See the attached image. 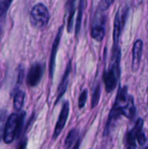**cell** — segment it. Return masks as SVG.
I'll list each match as a JSON object with an SVG mask.
<instances>
[{
  "label": "cell",
  "mask_w": 148,
  "mask_h": 149,
  "mask_svg": "<svg viewBox=\"0 0 148 149\" xmlns=\"http://www.w3.org/2000/svg\"><path fill=\"white\" fill-rule=\"evenodd\" d=\"M120 47L119 45H114L112 53L111 63L108 69L105 70L103 74V80L107 93L113 92L118 85V81L120 77Z\"/></svg>",
  "instance_id": "cell-1"
},
{
  "label": "cell",
  "mask_w": 148,
  "mask_h": 149,
  "mask_svg": "<svg viewBox=\"0 0 148 149\" xmlns=\"http://www.w3.org/2000/svg\"><path fill=\"white\" fill-rule=\"evenodd\" d=\"M50 13L47 7L43 3H37L33 6L30 14L31 24L36 28H43L47 25Z\"/></svg>",
  "instance_id": "cell-2"
},
{
  "label": "cell",
  "mask_w": 148,
  "mask_h": 149,
  "mask_svg": "<svg viewBox=\"0 0 148 149\" xmlns=\"http://www.w3.org/2000/svg\"><path fill=\"white\" fill-rule=\"evenodd\" d=\"M99 10H97L92 22L91 37L98 41L101 42L106 35V15Z\"/></svg>",
  "instance_id": "cell-3"
},
{
  "label": "cell",
  "mask_w": 148,
  "mask_h": 149,
  "mask_svg": "<svg viewBox=\"0 0 148 149\" xmlns=\"http://www.w3.org/2000/svg\"><path fill=\"white\" fill-rule=\"evenodd\" d=\"M129 12V8L126 7L123 10H119L116 13L114 18V25H113V43L114 45H118L119 40L120 38L123 28L125 26L127 15Z\"/></svg>",
  "instance_id": "cell-4"
},
{
  "label": "cell",
  "mask_w": 148,
  "mask_h": 149,
  "mask_svg": "<svg viewBox=\"0 0 148 149\" xmlns=\"http://www.w3.org/2000/svg\"><path fill=\"white\" fill-rule=\"evenodd\" d=\"M17 124H18V114L12 113L7 120L4 135H3V141L6 144L11 143L15 138H17Z\"/></svg>",
  "instance_id": "cell-5"
},
{
  "label": "cell",
  "mask_w": 148,
  "mask_h": 149,
  "mask_svg": "<svg viewBox=\"0 0 148 149\" xmlns=\"http://www.w3.org/2000/svg\"><path fill=\"white\" fill-rule=\"evenodd\" d=\"M69 111H70V106H69V102L66 100V101H65L63 103V106H62V108H61L58 121L56 123L55 129H54L53 135H52L53 140H56L59 136V134H61L62 130L64 129V127H65V126L66 124L67 119H68Z\"/></svg>",
  "instance_id": "cell-6"
},
{
  "label": "cell",
  "mask_w": 148,
  "mask_h": 149,
  "mask_svg": "<svg viewBox=\"0 0 148 149\" xmlns=\"http://www.w3.org/2000/svg\"><path fill=\"white\" fill-rule=\"evenodd\" d=\"M63 28H64L63 25L59 27L58 31L57 33V36L54 39L53 44H52V48H51V57H50V62H49V74H50L51 79L53 78V74H54L56 56H57L58 49V46L60 44V40H61V37H62V33H63Z\"/></svg>",
  "instance_id": "cell-7"
},
{
  "label": "cell",
  "mask_w": 148,
  "mask_h": 149,
  "mask_svg": "<svg viewBox=\"0 0 148 149\" xmlns=\"http://www.w3.org/2000/svg\"><path fill=\"white\" fill-rule=\"evenodd\" d=\"M44 73V68L40 64H34L27 74V84L29 86H36L41 80Z\"/></svg>",
  "instance_id": "cell-8"
},
{
  "label": "cell",
  "mask_w": 148,
  "mask_h": 149,
  "mask_svg": "<svg viewBox=\"0 0 148 149\" xmlns=\"http://www.w3.org/2000/svg\"><path fill=\"white\" fill-rule=\"evenodd\" d=\"M143 52V41L138 39L135 41L133 47V60H132V70L133 72H137L140 68L141 58Z\"/></svg>",
  "instance_id": "cell-9"
},
{
  "label": "cell",
  "mask_w": 148,
  "mask_h": 149,
  "mask_svg": "<svg viewBox=\"0 0 148 149\" xmlns=\"http://www.w3.org/2000/svg\"><path fill=\"white\" fill-rule=\"evenodd\" d=\"M71 72H72V61H69V63H68V65L66 66L65 72L64 73V76H63V78H62V79H61V81L59 83L58 88V94H57V99H56L55 104L58 103L60 99L64 96V94L66 92V89H67V86H68L69 76H70Z\"/></svg>",
  "instance_id": "cell-10"
},
{
  "label": "cell",
  "mask_w": 148,
  "mask_h": 149,
  "mask_svg": "<svg viewBox=\"0 0 148 149\" xmlns=\"http://www.w3.org/2000/svg\"><path fill=\"white\" fill-rule=\"evenodd\" d=\"M143 126H144V120L143 119L140 118L134 127L131 132H129L126 135V144L127 147H134L136 148V141H137V136L138 134L143 131Z\"/></svg>",
  "instance_id": "cell-11"
},
{
  "label": "cell",
  "mask_w": 148,
  "mask_h": 149,
  "mask_svg": "<svg viewBox=\"0 0 148 149\" xmlns=\"http://www.w3.org/2000/svg\"><path fill=\"white\" fill-rule=\"evenodd\" d=\"M121 113H122V115H124L125 117H126V118H128L130 120L134 118L135 113H136V108H135L134 100H133V96H131V95L128 96V99H127L126 102L122 107Z\"/></svg>",
  "instance_id": "cell-12"
},
{
  "label": "cell",
  "mask_w": 148,
  "mask_h": 149,
  "mask_svg": "<svg viewBox=\"0 0 148 149\" xmlns=\"http://www.w3.org/2000/svg\"><path fill=\"white\" fill-rule=\"evenodd\" d=\"M66 6L69 11V17H68V21H67V31L71 32L72 25H73V17L75 13V0H69Z\"/></svg>",
  "instance_id": "cell-13"
},
{
  "label": "cell",
  "mask_w": 148,
  "mask_h": 149,
  "mask_svg": "<svg viewBox=\"0 0 148 149\" xmlns=\"http://www.w3.org/2000/svg\"><path fill=\"white\" fill-rule=\"evenodd\" d=\"M24 96H25V94L23 91L17 92V93L14 96V100H13V107H14L15 110H17V111L21 110V108L23 107V105H24Z\"/></svg>",
  "instance_id": "cell-14"
},
{
  "label": "cell",
  "mask_w": 148,
  "mask_h": 149,
  "mask_svg": "<svg viewBox=\"0 0 148 149\" xmlns=\"http://www.w3.org/2000/svg\"><path fill=\"white\" fill-rule=\"evenodd\" d=\"M84 2L85 0H79V9H78V17L76 21V28H75V35L78 37L80 27H81V22H82V17H83V11H84Z\"/></svg>",
  "instance_id": "cell-15"
},
{
  "label": "cell",
  "mask_w": 148,
  "mask_h": 149,
  "mask_svg": "<svg viewBox=\"0 0 148 149\" xmlns=\"http://www.w3.org/2000/svg\"><path fill=\"white\" fill-rule=\"evenodd\" d=\"M78 136H79V131L76 128L71 130L68 133V135L66 136V139H65V148H71V147L73 145V143L77 141Z\"/></svg>",
  "instance_id": "cell-16"
},
{
  "label": "cell",
  "mask_w": 148,
  "mask_h": 149,
  "mask_svg": "<svg viewBox=\"0 0 148 149\" xmlns=\"http://www.w3.org/2000/svg\"><path fill=\"white\" fill-rule=\"evenodd\" d=\"M100 95H101V86H100L99 84H98L96 86V87L94 88L93 93H92V104H91L92 108H95L98 106V104L99 102V100H100Z\"/></svg>",
  "instance_id": "cell-17"
},
{
  "label": "cell",
  "mask_w": 148,
  "mask_h": 149,
  "mask_svg": "<svg viewBox=\"0 0 148 149\" xmlns=\"http://www.w3.org/2000/svg\"><path fill=\"white\" fill-rule=\"evenodd\" d=\"M7 117H6V112H3L0 114V141L3 138L5 127L7 123Z\"/></svg>",
  "instance_id": "cell-18"
},
{
  "label": "cell",
  "mask_w": 148,
  "mask_h": 149,
  "mask_svg": "<svg viewBox=\"0 0 148 149\" xmlns=\"http://www.w3.org/2000/svg\"><path fill=\"white\" fill-rule=\"evenodd\" d=\"M12 3V0H1L0 1V18L3 17Z\"/></svg>",
  "instance_id": "cell-19"
},
{
  "label": "cell",
  "mask_w": 148,
  "mask_h": 149,
  "mask_svg": "<svg viewBox=\"0 0 148 149\" xmlns=\"http://www.w3.org/2000/svg\"><path fill=\"white\" fill-rule=\"evenodd\" d=\"M88 98V91L87 89H85L79 95V108H83L85 106V103L87 101Z\"/></svg>",
  "instance_id": "cell-20"
},
{
  "label": "cell",
  "mask_w": 148,
  "mask_h": 149,
  "mask_svg": "<svg viewBox=\"0 0 148 149\" xmlns=\"http://www.w3.org/2000/svg\"><path fill=\"white\" fill-rule=\"evenodd\" d=\"M24 116H25V112L22 111L18 114V124H17V138H18L22 133L23 127H24Z\"/></svg>",
  "instance_id": "cell-21"
},
{
  "label": "cell",
  "mask_w": 148,
  "mask_h": 149,
  "mask_svg": "<svg viewBox=\"0 0 148 149\" xmlns=\"http://www.w3.org/2000/svg\"><path fill=\"white\" fill-rule=\"evenodd\" d=\"M113 2H114V0H100L99 6H98V10H99L101 11H105L109 9V7L112 5V3Z\"/></svg>",
  "instance_id": "cell-22"
},
{
  "label": "cell",
  "mask_w": 148,
  "mask_h": 149,
  "mask_svg": "<svg viewBox=\"0 0 148 149\" xmlns=\"http://www.w3.org/2000/svg\"><path fill=\"white\" fill-rule=\"evenodd\" d=\"M146 141H147V139H146L145 134H144V133H143V131H142V132H140V133L138 134V136H137V141L139 142V144L144 145V144L146 143Z\"/></svg>",
  "instance_id": "cell-23"
},
{
  "label": "cell",
  "mask_w": 148,
  "mask_h": 149,
  "mask_svg": "<svg viewBox=\"0 0 148 149\" xmlns=\"http://www.w3.org/2000/svg\"><path fill=\"white\" fill-rule=\"evenodd\" d=\"M26 145H27V140L26 139H24L20 143H19V146L17 149H25L26 148Z\"/></svg>",
  "instance_id": "cell-24"
},
{
  "label": "cell",
  "mask_w": 148,
  "mask_h": 149,
  "mask_svg": "<svg viewBox=\"0 0 148 149\" xmlns=\"http://www.w3.org/2000/svg\"><path fill=\"white\" fill-rule=\"evenodd\" d=\"M79 147H80V140H78V141L75 143L72 149H79Z\"/></svg>",
  "instance_id": "cell-25"
},
{
  "label": "cell",
  "mask_w": 148,
  "mask_h": 149,
  "mask_svg": "<svg viewBox=\"0 0 148 149\" xmlns=\"http://www.w3.org/2000/svg\"><path fill=\"white\" fill-rule=\"evenodd\" d=\"M127 149H136V148H134V147H127Z\"/></svg>",
  "instance_id": "cell-26"
},
{
  "label": "cell",
  "mask_w": 148,
  "mask_h": 149,
  "mask_svg": "<svg viewBox=\"0 0 148 149\" xmlns=\"http://www.w3.org/2000/svg\"><path fill=\"white\" fill-rule=\"evenodd\" d=\"M0 37H1V27H0Z\"/></svg>",
  "instance_id": "cell-27"
},
{
  "label": "cell",
  "mask_w": 148,
  "mask_h": 149,
  "mask_svg": "<svg viewBox=\"0 0 148 149\" xmlns=\"http://www.w3.org/2000/svg\"><path fill=\"white\" fill-rule=\"evenodd\" d=\"M144 149H148V147H147V148H145Z\"/></svg>",
  "instance_id": "cell-28"
}]
</instances>
